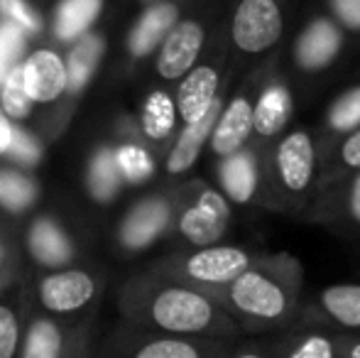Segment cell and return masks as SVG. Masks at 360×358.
<instances>
[{
	"label": "cell",
	"mask_w": 360,
	"mask_h": 358,
	"mask_svg": "<svg viewBox=\"0 0 360 358\" xmlns=\"http://www.w3.org/2000/svg\"><path fill=\"white\" fill-rule=\"evenodd\" d=\"M101 282L103 280L98 272L76 263L67 268L42 270L34 282V300L42 312L72 321L76 314L98 300Z\"/></svg>",
	"instance_id": "cell-1"
},
{
	"label": "cell",
	"mask_w": 360,
	"mask_h": 358,
	"mask_svg": "<svg viewBox=\"0 0 360 358\" xmlns=\"http://www.w3.org/2000/svg\"><path fill=\"white\" fill-rule=\"evenodd\" d=\"M147 319L169 334H199L214 321V307L194 290L165 287L147 302Z\"/></svg>",
	"instance_id": "cell-2"
},
{
	"label": "cell",
	"mask_w": 360,
	"mask_h": 358,
	"mask_svg": "<svg viewBox=\"0 0 360 358\" xmlns=\"http://www.w3.org/2000/svg\"><path fill=\"white\" fill-rule=\"evenodd\" d=\"M233 42L243 52H265L282 34V13L275 0H243L231 25Z\"/></svg>",
	"instance_id": "cell-3"
},
{
	"label": "cell",
	"mask_w": 360,
	"mask_h": 358,
	"mask_svg": "<svg viewBox=\"0 0 360 358\" xmlns=\"http://www.w3.org/2000/svg\"><path fill=\"white\" fill-rule=\"evenodd\" d=\"M22 82L37 106H54L69 96V64L59 49L34 47L22 59Z\"/></svg>",
	"instance_id": "cell-4"
},
{
	"label": "cell",
	"mask_w": 360,
	"mask_h": 358,
	"mask_svg": "<svg viewBox=\"0 0 360 358\" xmlns=\"http://www.w3.org/2000/svg\"><path fill=\"white\" fill-rule=\"evenodd\" d=\"M25 250L39 270L67 268L79 258L74 238L52 216H37L30 221L27 231H25Z\"/></svg>",
	"instance_id": "cell-5"
},
{
	"label": "cell",
	"mask_w": 360,
	"mask_h": 358,
	"mask_svg": "<svg viewBox=\"0 0 360 358\" xmlns=\"http://www.w3.org/2000/svg\"><path fill=\"white\" fill-rule=\"evenodd\" d=\"M201 44H204V27L196 20H179L157 49V74L167 82L181 79L194 69Z\"/></svg>",
	"instance_id": "cell-6"
},
{
	"label": "cell",
	"mask_w": 360,
	"mask_h": 358,
	"mask_svg": "<svg viewBox=\"0 0 360 358\" xmlns=\"http://www.w3.org/2000/svg\"><path fill=\"white\" fill-rule=\"evenodd\" d=\"M228 204L218 191L206 189L204 194L196 199L194 206L181 214L179 219V231L186 241H191L194 245H211L218 241L226 231L228 224Z\"/></svg>",
	"instance_id": "cell-7"
},
{
	"label": "cell",
	"mask_w": 360,
	"mask_h": 358,
	"mask_svg": "<svg viewBox=\"0 0 360 358\" xmlns=\"http://www.w3.org/2000/svg\"><path fill=\"white\" fill-rule=\"evenodd\" d=\"M248 255L240 248L228 245H201L194 255H189L184 270L191 280L209 282V285H226L240 277L248 270Z\"/></svg>",
	"instance_id": "cell-8"
},
{
	"label": "cell",
	"mask_w": 360,
	"mask_h": 358,
	"mask_svg": "<svg viewBox=\"0 0 360 358\" xmlns=\"http://www.w3.org/2000/svg\"><path fill=\"white\" fill-rule=\"evenodd\" d=\"M169 224V204L165 199H145L125 214L118 229V243L125 250H143L152 245Z\"/></svg>",
	"instance_id": "cell-9"
},
{
	"label": "cell",
	"mask_w": 360,
	"mask_h": 358,
	"mask_svg": "<svg viewBox=\"0 0 360 358\" xmlns=\"http://www.w3.org/2000/svg\"><path fill=\"white\" fill-rule=\"evenodd\" d=\"M231 300L245 314L262 317V319H275L285 312V292L260 272L245 270L240 277H236L231 287Z\"/></svg>",
	"instance_id": "cell-10"
},
{
	"label": "cell",
	"mask_w": 360,
	"mask_h": 358,
	"mask_svg": "<svg viewBox=\"0 0 360 358\" xmlns=\"http://www.w3.org/2000/svg\"><path fill=\"white\" fill-rule=\"evenodd\" d=\"M67 321L47 314L39 309L37 314H30L25 321L22 346L20 358H62L74 354V346H69Z\"/></svg>",
	"instance_id": "cell-11"
},
{
	"label": "cell",
	"mask_w": 360,
	"mask_h": 358,
	"mask_svg": "<svg viewBox=\"0 0 360 358\" xmlns=\"http://www.w3.org/2000/svg\"><path fill=\"white\" fill-rule=\"evenodd\" d=\"M218 91V74L214 67H194L181 77L179 91H176V110H179L184 123L204 118L216 103Z\"/></svg>",
	"instance_id": "cell-12"
},
{
	"label": "cell",
	"mask_w": 360,
	"mask_h": 358,
	"mask_svg": "<svg viewBox=\"0 0 360 358\" xmlns=\"http://www.w3.org/2000/svg\"><path fill=\"white\" fill-rule=\"evenodd\" d=\"M179 23V10L174 3H160L145 10L143 18L135 23V27L128 34V52L130 57L143 59L150 52L160 49L169 30Z\"/></svg>",
	"instance_id": "cell-13"
},
{
	"label": "cell",
	"mask_w": 360,
	"mask_h": 358,
	"mask_svg": "<svg viewBox=\"0 0 360 358\" xmlns=\"http://www.w3.org/2000/svg\"><path fill=\"white\" fill-rule=\"evenodd\" d=\"M101 10H103V0H59L49 18V34L54 42L72 44L91 32Z\"/></svg>",
	"instance_id": "cell-14"
},
{
	"label": "cell",
	"mask_w": 360,
	"mask_h": 358,
	"mask_svg": "<svg viewBox=\"0 0 360 358\" xmlns=\"http://www.w3.org/2000/svg\"><path fill=\"white\" fill-rule=\"evenodd\" d=\"M221 115V101L216 98V103L211 106V110L204 118L194 120V123H186L184 130L176 138L174 148L167 155V172L169 174H181L186 170H191L199 160V153L204 150V145L209 143L211 133H214V125Z\"/></svg>",
	"instance_id": "cell-15"
},
{
	"label": "cell",
	"mask_w": 360,
	"mask_h": 358,
	"mask_svg": "<svg viewBox=\"0 0 360 358\" xmlns=\"http://www.w3.org/2000/svg\"><path fill=\"white\" fill-rule=\"evenodd\" d=\"M252 128H255V108L245 98H236L218 115L214 133H211V148L221 158L236 155Z\"/></svg>",
	"instance_id": "cell-16"
},
{
	"label": "cell",
	"mask_w": 360,
	"mask_h": 358,
	"mask_svg": "<svg viewBox=\"0 0 360 358\" xmlns=\"http://www.w3.org/2000/svg\"><path fill=\"white\" fill-rule=\"evenodd\" d=\"M125 184V174L118 160V148L98 145L91 155L86 167V189L96 204H110L120 194Z\"/></svg>",
	"instance_id": "cell-17"
},
{
	"label": "cell",
	"mask_w": 360,
	"mask_h": 358,
	"mask_svg": "<svg viewBox=\"0 0 360 358\" xmlns=\"http://www.w3.org/2000/svg\"><path fill=\"white\" fill-rule=\"evenodd\" d=\"M280 177L292 191L307 189L314 174V145L307 133H292L277 150Z\"/></svg>",
	"instance_id": "cell-18"
},
{
	"label": "cell",
	"mask_w": 360,
	"mask_h": 358,
	"mask_svg": "<svg viewBox=\"0 0 360 358\" xmlns=\"http://www.w3.org/2000/svg\"><path fill=\"white\" fill-rule=\"evenodd\" d=\"M39 199V184L32 170L0 162V211L18 216L30 211Z\"/></svg>",
	"instance_id": "cell-19"
},
{
	"label": "cell",
	"mask_w": 360,
	"mask_h": 358,
	"mask_svg": "<svg viewBox=\"0 0 360 358\" xmlns=\"http://www.w3.org/2000/svg\"><path fill=\"white\" fill-rule=\"evenodd\" d=\"M25 295L13 292V285L0 292V358L20 356L25 334Z\"/></svg>",
	"instance_id": "cell-20"
},
{
	"label": "cell",
	"mask_w": 360,
	"mask_h": 358,
	"mask_svg": "<svg viewBox=\"0 0 360 358\" xmlns=\"http://www.w3.org/2000/svg\"><path fill=\"white\" fill-rule=\"evenodd\" d=\"M105 42L101 34L96 32H86L84 37H79L76 42H72L67 54V64H69V94H79L86 84L91 82L96 67L101 64L103 57Z\"/></svg>",
	"instance_id": "cell-21"
},
{
	"label": "cell",
	"mask_w": 360,
	"mask_h": 358,
	"mask_svg": "<svg viewBox=\"0 0 360 358\" xmlns=\"http://www.w3.org/2000/svg\"><path fill=\"white\" fill-rule=\"evenodd\" d=\"M338 44H341L338 30L333 27L331 23H326V20H319V23H314L311 27L299 37L297 59L302 67L319 69L331 62L333 54L338 52Z\"/></svg>",
	"instance_id": "cell-22"
},
{
	"label": "cell",
	"mask_w": 360,
	"mask_h": 358,
	"mask_svg": "<svg viewBox=\"0 0 360 358\" xmlns=\"http://www.w3.org/2000/svg\"><path fill=\"white\" fill-rule=\"evenodd\" d=\"M292 113V98L285 87H270L255 106V130L265 138L277 135Z\"/></svg>",
	"instance_id": "cell-23"
},
{
	"label": "cell",
	"mask_w": 360,
	"mask_h": 358,
	"mask_svg": "<svg viewBox=\"0 0 360 358\" xmlns=\"http://www.w3.org/2000/svg\"><path fill=\"white\" fill-rule=\"evenodd\" d=\"M221 179H223V189L228 191V196L233 201H238V204L250 201V196L255 194V186H257L255 165H252L250 155L245 153L228 155L221 167Z\"/></svg>",
	"instance_id": "cell-24"
},
{
	"label": "cell",
	"mask_w": 360,
	"mask_h": 358,
	"mask_svg": "<svg viewBox=\"0 0 360 358\" xmlns=\"http://www.w3.org/2000/svg\"><path fill=\"white\" fill-rule=\"evenodd\" d=\"M0 103H3L5 113L13 118V123H25L32 118L34 113V98L27 94V87L22 82V64L13 69L0 84Z\"/></svg>",
	"instance_id": "cell-25"
},
{
	"label": "cell",
	"mask_w": 360,
	"mask_h": 358,
	"mask_svg": "<svg viewBox=\"0 0 360 358\" xmlns=\"http://www.w3.org/2000/svg\"><path fill=\"white\" fill-rule=\"evenodd\" d=\"M32 34L25 27L15 25L13 20L0 18V84L5 82L10 72H13L18 64H22L27 49V39Z\"/></svg>",
	"instance_id": "cell-26"
},
{
	"label": "cell",
	"mask_w": 360,
	"mask_h": 358,
	"mask_svg": "<svg viewBox=\"0 0 360 358\" xmlns=\"http://www.w3.org/2000/svg\"><path fill=\"white\" fill-rule=\"evenodd\" d=\"M174 115H176V103H172V98L165 91H155L147 98L145 110H143V128L145 135L152 140H162L172 133L174 128Z\"/></svg>",
	"instance_id": "cell-27"
},
{
	"label": "cell",
	"mask_w": 360,
	"mask_h": 358,
	"mask_svg": "<svg viewBox=\"0 0 360 358\" xmlns=\"http://www.w3.org/2000/svg\"><path fill=\"white\" fill-rule=\"evenodd\" d=\"M323 307L336 321L346 326H360V287L336 285L323 292Z\"/></svg>",
	"instance_id": "cell-28"
},
{
	"label": "cell",
	"mask_w": 360,
	"mask_h": 358,
	"mask_svg": "<svg viewBox=\"0 0 360 358\" xmlns=\"http://www.w3.org/2000/svg\"><path fill=\"white\" fill-rule=\"evenodd\" d=\"M39 160H42V145H39V140L30 133L25 123H15L13 145H10L3 162L15 165V167L34 170L39 165Z\"/></svg>",
	"instance_id": "cell-29"
},
{
	"label": "cell",
	"mask_w": 360,
	"mask_h": 358,
	"mask_svg": "<svg viewBox=\"0 0 360 358\" xmlns=\"http://www.w3.org/2000/svg\"><path fill=\"white\" fill-rule=\"evenodd\" d=\"M130 354L135 358H199V349L181 339H152Z\"/></svg>",
	"instance_id": "cell-30"
},
{
	"label": "cell",
	"mask_w": 360,
	"mask_h": 358,
	"mask_svg": "<svg viewBox=\"0 0 360 358\" xmlns=\"http://www.w3.org/2000/svg\"><path fill=\"white\" fill-rule=\"evenodd\" d=\"M0 18L13 20L15 25L25 27L30 34H39L44 27L42 15L34 10V5H30L27 0H0Z\"/></svg>",
	"instance_id": "cell-31"
},
{
	"label": "cell",
	"mask_w": 360,
	"mask_h": 358,
	"mask_svg": "<svg viewBox=\"0 0 360 358\" xmlns=\"http://www.w3.org/2000/svg\"><path fill=\"white\" fill-rule=\"evenodd\" d=\"M118 160L125 179L143 181L152 174V158L140 145H123V148H118Z\"/></svg>",
	"instance_id": "cell-32"
},
{
	"label": "cell",
	"mask_w": 360,
	"mask_h": 358,
	"mask_svg": "<svg viewBox=\"0 0 360 358\" xmlns=\"http://www.w3.org/2000/svg\"><path fill=\"white\" fill-rule=\"evenodd\" d=\"M358 123H360V89H353L333 103L331 125L336 130H351Z\"/></svg>",
	"instance_id": "cell-33"
},
{
	"label": "cell",
	"mask_w": 360,
	"mask_h": 358,
	"mask_svg": "<svg viewBox=\"0 0 360 358\" xmlns=\"http://www.w3.org/2000/svg\"><path fill=\"white\" fill-rule=\"evenodd\" d=\"M15 253H13V245L10 241L0 234V292L8 290L13 285V277H15Z\"/></svg>",
	"instance_id": "cell-34"
},
{
	"label": "cell",
	"mask_w": 360,
	"mask_h": 358,
	"mask_svg": "<svg viewBox=\"0 0 360 358\" xmlns=\"http://www.w3.org/2000/svg\"><path fill=\"white\" fill-rule=\"evenodd\" d=\"M333 346L321 336H309L299 349L292 351V358H331Z\"/></svg>",
	"instance_id": "cell-35"
},
{
	"label": "cell",
	"mask_w": 360,
	"mask_h": 358,
	"mask_svg": "<svg viewBox=\"0 0 360 358\" xmlns=\"http://www.w3.org/2000/svg\"><path fill=\"white\" fill-rule=\"evenodd\" d=\"M333 8L348 27H360V0H333Z\"/></svg>",
	"instance_id": "cell-36"
},
{
	"label": "cell",
	"mask_w": 360,
	"mask_h": 358,
	"mask_svg": "<svg viewBox=\"0 0 360 358\" xmlns=\"http://www.w3.org/2000/svg\"><path fill=\"white\" fill-rule=\"evenodd\" d=\"M13 135H15V123L8 113H5L3 103H0V162L8 155L10 145H13Z\"/></svg>",
	"instance_id": "cell-37"
},
{
	"label": "cell",
	"mask_w": 360,
	"mask_h": 358,
	"mask_svg": "<svg viewBox=\"0 0 360 358\" xmlns=\"http://www.w3.org/2000/svg\"><path fill=\"white\" fill-rule=\"evenodd\" d=\"M341 155H343V162L346 165H351V167H360V130L346 140Z\"/></svg>",
	"instance_id": "cell-38"
},
{
	"label": "cell",
	"mask_w": 360,
	"mask_h": 358,
	"mask_svg": "<svg viewBox=\"0 0 360 358\" xmlns=\"http://www.w3.org/2000/svg\"><path fill=\"white\" fill-rule=\"evenodd\" d=\"M351 211L360 221V174H358V179L353 181V189H351Z\"/></svg>",
	"instance_id": "cell-39"
},
{
	"label": "cell",
	"mask_w": 360,
	"mask_h": 358,
	"mask_svg": "<svg viewBox=\"0 0 360 358\" xmlns=\"http://www.w3.org/2000/svg\"><path fill=\"white\" fill-rule=\"evenodd\" d=\"M351 356H353V358H360V344H358V346H353V349H351Z\"/></svg>",
	"instance_id": "cell-40"
}]
</instances>
